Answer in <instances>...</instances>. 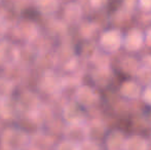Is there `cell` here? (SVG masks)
Masks as SVG:
<instances>
[{"mask_svg":"<svg viewBox=\"0 0 151 150\" xmlns=\"http://www.w3.org/2000/svg\"><path fill=\"white\" fill-rule=\"evenodd\" d=\"M123 37L121 36V33L115 29H110L102 34L100 38V44L102 48L105 52H114L122 45Z\"/></svg>","mask_w":151,"mask_h":150,"instance_id":"1","label":"cell"},{"mask_svg":"<svg viewBox=\"0 0 151 150\" xmlns=\"http://www.w3.org/2000/svg\"><path fill=\"white\" fill-rule=\"evenodd\" d=\"M145 42V35L139 29H132L122 40V45L129 52H137Z\"/></svg>","mask_w":151,"mask_h":150,"instance_id":"2","label":"cell"},{"mask_svg":"<svg viewBox=\"0 0 151 150\" xmlns=\"http://www.w3.org/2000/svg\"><path fill=\"white\" fill-rule=\"evenodd\" d=\"M120 93L127 99H137L141 95V88L139 84L134 81H125L120 88Z\"/></svg>","mask_w":151,"mask_h":150,"instance_id":"3","label":"cell"},{"mask_svg":"<svg viewBox=\"0 0 151 150\" xmlns=\"http://www.w3.org/2000/svg\"><path fill=\"white\" fill-rule=\"evenodd\" d=\"M148 148L147 141L140 136H133L125 139L122 149L127 150H144Z\"/></svg>","mask_w":151,"mask_h":150,"instance_id":"4","label":"cell"},{"mask_svg":"<svg viewBox=\"0 0 151 150\" xmlns=\"http://www.w3.org/2000/svg\"><path fill=\"white\" fill-rule=\"evenodd\" d=\"M125 138L120 132H112L108 135L106 144L109 149H122L123 144H124Z\"/></svg>","mask_w":151,"mask_h":150,"instance_id":"5","label":"cell"},{"mask_svg":"<svg viewBox=\"0 0 151 150\" xmlns=\"http://www.w3.org/2000/svg\"><path fill=\"white\" fill-rule=\"evenodd\" d=\"M142 99H143V101L146 104L151 106V85L146 88L144 90V92L142 93Z\"/></svg>","mask_w":151,"mask_h":150,"instance_id":"6","label":"cell"},{"mask_svg":"<svg viewBox=\"0 0 151 150\" xmlns=\"http://www.w3.org/2000/svg\"><path fill=\"white\" fill-rule=\"evenodd\" d=\"M140 8L144 11H149L151 10V0H138Z\"/></svg>","mask_w":151,"mask_h":150,"instance_id":"7","label":"cell"},{"mask_svg":"<svg viewBox=\"0 0 151 150\" xmlns=\"http://www.w3.org/2000/svg\"><path fill=\"white\" fill-rule=\"evenodd\" d=\"M143 64H144V67L148 70H151V56H147L144 58L143 60Z\"/></svg>","mask_w":151,"mask_h":150,"instance_id":"8","label":"cell"},{"mask_svg":"<svg viewBox=\"0 0 151 150\" xmlns=\"http://www.w3.org/2000/svg\"><path fill=\"white\" fill-rule=\"evenodd\" d=\"M91 5H93L95 7H100V6L104 5L106 0H91Z\"/></svg>","mask_w":151,"mask_h":150,"instance_id":"9","label":"cell"},{"mask_svg":"<svg viewBox=\"0 0 151 150\" xmlns=\"http://www.w3.org/2000/svg\"><path fill=\"white\" fill-rule=\"evenodd\" d=\"M145 41H146V43H147L148 45L151 46V28L147 31V32H146V34H145Z\"/></svg>","mask_w":151,"mask_h":150,"instance_id":"10","label":"cell"}]
</instances>
